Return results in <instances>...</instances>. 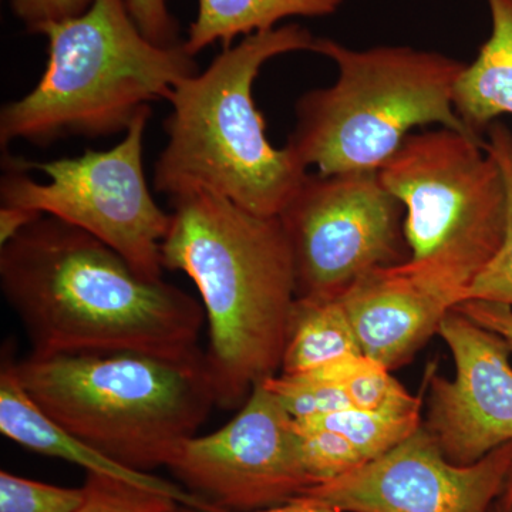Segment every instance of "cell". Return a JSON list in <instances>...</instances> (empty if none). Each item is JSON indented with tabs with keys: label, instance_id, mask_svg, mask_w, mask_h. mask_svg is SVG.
Here are the masks:
<instances>
[{
	"label": "cell",
	"instance_id": "1",
	"mask_svg": "<svg viewBox=\"0 0 512 512\" xmlns=\"http://www.w3.org/2000/svg\"><path fill=\"white\" fill-rule=\"evenodd\" d=\"M0 288L32 352L201 353L197 299L138 274L99 238L49 215L2 245Z\"/></svg>",
	"mask_w": 512,
	"mask_h": 512
},
{
	"label": "cell",
	"instance_id": "2",
	"mask_svg": "<svg viewBox=\"0 0 512 512\" xmlns=\"http://www.w3.org/2000/svg\"><path fill=\"white\" fill-rule=\"evenodd\" d=\"M164 269L190 276L202 299L218 406H237L278 375L296 299L295 261L279 217L212 194L170 198Z\"/></svg>",
	"mask_w": 512,
	"mask_h": 512
},
{
	"label": "cell",
	"instance_id": "3",
	"mask_svg": "<svg viewBox=\"0 0 512 512\" xmlns=\"http://www.w3.org/2000/svg\"><path fill=\"white\" fill-rule=\"evenodd\" d=\"M316 37L298 23L244 37L168 97L167 143L154 187L170 198L205 191L259 217H279L308 177L291 147L272 146L252 89L262 67L288 53L312 52Z\"/></svg>",
	"mask_w": 512,
	"mask_h": 512
},
{
	"label": "cell",
	"instance_id": "4",
	"mask_svg": "<svg viewBox=\"0 0 512 512\" xmlns=\"http://www.w3.org/2000/svg\"><path fill=\"white\" fill-rule=\"evenodd\" d=\"M13 370L63 429L141 473L167 467L218 404L204 352H32L13 362Z\"/></svg>",
	"mask_w": 512,
	"mask_h": 512
},
{
	"label": "cell",
	"instance_id": "5",
	"mask_svg": "<svg viewBox=\"0 0 512 512\" xmlns=\"http://www.w3.org/2000/svg\"><path fill=\"white\" fill-rule=\"evenodd\" d=\"M37 33L47 39L46 69L26 96L2 107L3 148L124 134L141 110L167 101L178 83L200 72L184 42H151L124 0H94L82 15Z\"/></svg>",
	"mask_w": 512,
	"mask_h": 512
},
{
	"label": "cell",
	"instance_id": "6",
	"mask_svg": "<svg viewBox=\"0 0 512 512\" xmlns=\"http://www.w3.org/2000/svg\"><path fill=\"white\" fill-rule=\"evenodd\" d=\"M312 52L335 63L338 79L298 100L286 146L319 174L379 171L414 127L440 124L478 136L454 107L467 63L410 46L357 50L328 37H316Z\"/></svg>",
	"mask_w": 512,
	"mask_h": 512
},
{
	"label": "cell",
	"instance_id": "7",
	"mask_svg": "<svg viewBox=\"0 0 512 512\" xmlns=\"http://www.w3.org/2000/svg\"><path fill=\"white\" fill-rule=\"evenodd\" d=\"M406 211L410 261L466 289L503 244L507 188L483 138L441 127L410 134L379 170Z\"/></svg>",
	"mask_w": 512,
	"mask_h": 512
},
{
	"label": "cell",
	"instance_id": "8",
	"mask_svg": "<svg viewBox=\"0 0 512 512\" xmlns=\"http://www.w3.org/2000/svg\"><path fill=\"white\" fill-rule=\"evenodd\" d=\"M151 106L137 114L119 144L46 163L3 157L0 207L49 215L89 232L138 274L163 279L161 242L170 214L154 201L144 173Z\"/></svg>",
	"mask_w": 512,
	"mask_h": 512
},
{
	"label": "cell",
	"instance_id": "9",
	"mask_svg": "<svg viewBox=\"0 0 512 512\" xmlns=\"http://www.w3.org/2000/svg\"><path fill=\"white\" fill-rule=\"evenodd\" d=\"M403 211L379 171L308 174L279 214L298 298H335L366 272L402 264Z\"/></svg>",
	"mask_w": 512,
	"mask_h": 512
},
{
	"label": "cell",
	"instance_id": "10",
	"mask_svg": "<svg viewBox=\"0 0 512 512\" xmlns=\"http://www.w3.org/2000/svg\"><path fill=\"white\" fill-rule=\"evenodd\" d=\"M167 468L215 512L278 507L315 484L303 466L293 417L262 382L227 426L184 440Z\"/></svg>",
	"mask_w": 512,
	"mask_h": 512
},
{
	"label": "cell",
	"instance_id": "11",
	"mask_svg": "<svg viewBox=\"0 0 512 512\" xmlns=\"http://www.w3.org/2000/svg\"><path fill=\"white\" fill-rule=\"evenodd\" d=\"M511 468L512 443L457 466L421 424L389 453L312 485L298 498L345 512H488Z\"/></svg>",
	"mask_w": 512,
	"mask_h": 512
},
{
	"label": "cell",
	"instance_id": "12",
	"mask_svg": "<svg viewBox=\"0 0 512 512\" xmlns=\"http://www.w3.org/2000/svg\"><path fill=\"white\" fill-rule=\"evenodd\" d=\"M437 333L456 362V379L430 377L424 424L448 461L470 466L512 443L511 350L497 333L450 311Z\"/></svg>",
	"mask_w": 512,
	"mask_h": 512
},
{
	"label": "cell",
	"instance_id": "13",
	"mask_svg": "<svg viewBox=\"0 0 512 512\" xmlns=\"http://www.w3.org/2000/svg\"><path fill=\"white\" fill-rule=\"evenodd\" d=\"M338 298L363 353L389 370L409 362L463 302L446 282L409 261L366 272Z\"/></svg>",
	"mask_w": 512,
	"mask_h": 512
},
{
	"label": "cell",
	"instance_id": "14",
	"mask_svg": "<svg viewBox=\"0 0 512 512\" xmlns=\"http://www.w3.org/2000/svg\"><path fill=\"white\" fill-rule=\"evenodd\" d=\"M0 431L3 436L20 446L43 456L69 461L84 468L86 473L120 478L173 497L183 507L191 510L215 512L211 505L190 493L183 485L121 466L63 429L25 392L13 370V360L10 359L3 360L0 369Z\"/></svg>",
	"mask_w": 512,
	"mask_h": 512
},
{
	"label": "cell",
	"instance_id": "15",
	"mask_svg": "<svg viewBox=\"0 0 512 512\" xmlns=\"http://www.w3.org/2000/svg\"><path fill=\"white\" fill-rule=\"evenodd\" d=\"M490 37L458 77L454 107L471 131L481 136L504 114L512 116V0H485Z\"/></svg>",
	"mask_w": 512,
	"mask_h": 512
},
{
	"label": "cell",
	"instance_id": "16",
	"mask_svg": "<svg viewBox=\"0 0 512 512\" xmlns=\"http://www.w3.org/2000/svg\"><path fill=\"white\" fill-rule=\"evenodd\" d=\"M194 22L184 40L192 56L215 43L225 47L239 36L279 28L282 20L333 15L343 0H197Z\"/></svg>",
	"mask_w": 512,
	"mask_h": 512
},
{
	"label": "cell",
	"instance_id": "17",
	"mask_svg": "<svg viewBox=\"0 0 512 512\" xmlns=\"http://www.w3.org/2000/svg\"><path fill=\"white\" fill-rule=\"evenodd\" d=\"M359 355L365 353L338 296L296 299L282 375H305Z\"/></svg>",
	"mask_w": 512,
	"mask_h": 512
},
{
	"label": "cell",
	"instance_id": "18",
	"mask_svg": "<svg viewBox=\"0 0 512 512\" xmlns=\"http://www.w3.org/2000/svg\"><path fill=\"white\" fill-rule=\"evenodd\" d=\"M389 372L376 360L359 355L346 357L312 373L340 384L348 394L353 409L396 414L420 413V397L407 392Z\"/></svg>",
	"mask_w": 512,
	"mask_h": 512
},
{
	"label": "cell",
	"instance_id": "19",
	"mask_svg": "<svg viewBox=\"0 0 512 512\" xmlns=\"http://www.w3.org/2000/svg\"><path fill=\"white\" fill-rule=\"evenodd\" d=\"M342 434L366 463L389 453L420 429V413L396 414L346 409L316 419L298 420Z\"/></svg>",
	"mask_w": 512,
	"mask_h": 512
},
{
	"label": "cell",
	"instance_id": "20",
	"mask_svg": "<svg viewBox=\"0 0 512 512\" xmlns=\"http://www.w3.org/2000/svg\"><path fill=\"white\" fill-rule=\"evenodd\" d=\"M487 136L485 143L488 151L500 165L507 188V225L503 244L468 288L466 301L497 302L512 306V133L510 128L495 121L487 128Z\"/></svg>",
	"mask_w": 512,
	"mask_h": 512
},
{
	"label": "cell",
	"instance_id": "21",
	"mask_svg": "<svg viewBox=\"0 0 512 512\" xmlns=\"http://www.w3.org/2000/svg\"><path fill=\"white\" fill-rule=\"evenodd\" d=\"M275 394L286 412L295 420L316 419L352 409L348 394L338 383L322 379L315 373L276 375L262 382Z\"/></svg>",
	"mask_w": 512,
	"mask_h": 512
},
{
	"label": "cell",
	"instance_id": "22",
	"mask_svg": "<svg viewBox=\"0 0 512 512\" xmlns=\"http://www.w3.org/2000/svg\"><path fill=\"white\" fill-rule=\"evenodd\" d=\"M83 503L76 512H178L173 497L104 474L86 473Z\"/></svg>",
	"mask_w": 512,
	"mask_h": 512
},
{
	"label": "cell",
	"instance_id": "23",
	"mask_svg": "<svg viewBox=\"0 0 512 512\" xmlns=\"http://www.w3.org/2000/svg\"><path fill=\"white\" fill-rule=\"evenodd\" d=\"M293 424L298 434L303 466L315 484L365 466V458L342 434L295 419Z\"/></svg>",
	"mask_w": 512,
	"mask_h": 512
},
{
	"label": "cell",
	"instance_id": "24",
	"mask_svg": "<svg viewBox=\"0 0 512 512\" xmlns=\"http://www.w3.org/2000/svg\"><path fill=\"white\" fill-rule=\"evenodd\" d=\"M83 488L59 487L42 481L0 473V512H76Z\"/></svg>",
	"mask_w": 512,
	"mask_h": 512
},
{
	"label": "cell",
	"instance_id": "25",
	"mask_svg": "<svg viewBox=\"0 0 512 512\" xmlns=\"http://www.w3.org/2000/svg\"><path fill=\"white\" fill-rule=\"evenodd\" d=\"M138 28L157 45L174 46L180 39V25L171 15L167 0H124Z\"/></svg>",
	"mask_w": 512,
	"mask_h": 512
},
{
	"label": "cell",
	"instance_id": "26",
	"mask_svg": "<svg viewBox=\"0 0 512 512\" xmlns=\"http://www.w3.org/2000/svg\"><path fill=\"white\" fill-rule=\"evenodd\" d=\"M94 0H10L16 18L30 33H37L49 23L63 22L82 15Z\"/></svg>",
	"mask_w": 512,
	"mask_h": 512
},
{
	"label": "cell",
	"instance_id": "27",
	"mask_svg": "<svg viewBox=\"0 0 512 512\" xmlns=\"http://www.w3.org/2000/svg\"><path fill=\"white\" fill-rule=\"evenodd\" d=\"M454 309L501 336L512 353V306L497 302L466 301Z\"/></svg>",
	"mask_w": 512,
	"mask_h": 512
},
{
	"label": "cell",
	"instance_id": "28",
	"mask_svg": "<svg viewBox=\"0 0 512 512\" xmlns=\"http://www.w3.org/2000/svg\"><path fill=\"white\" fill-rule=\"evenodd\" d=\"M39 217H42V215L20 210V208L0 207V245L9 242L23 228L28 227L30 222L37 220Z\"/></svg>",
	"mask_w": 512,
	"mask_h": 512
},
{
	"label": "cell",
	"instance_id": "29",
	"mask_svg": "<svg viewBox=\"0 0 512 512\" xmlns=\"http://www.w3.org/2000/svg\"><path fill=\"white\" fill-rule=\"evenodd\" d=\"M178 512H204L191 510V508H180ZM254 512H345L335 510V508L328 507V505H322L313 503V501L303 500V498H296L291 503L278 505V507L266 508V510L254 511Z\"/></svg>",
	"mask_w": 512,
	"mask_h": 512
},
{
	"label": "cell",
	"instance_id": "30",
	"mask_svg": "<svg viewBox=\"0 0 512 512\" xmlns=\"http://www.w3.org/2000/svg\"><path fill=\"white\" fill-rule=\"evenodd\" d=\"M512 507V468L510 476L507 478V483L504 485L503 493L500 495V501H498V512L510 510Z\"/></svg>",
	"mask_w": 512,
	"mask_h": 512
},
{
	"label": "cell",
	"instance_id": "31",
	"mask_svg": "<svg viewBox=\"0 0 512 512\" xmlns=\"http://www.w3.org/2000/svg\"><path fill=\"white\" fill-rule=\"evenodd\" d=\"M503 512H512V507L510 508V510L503 511Z\"/></svg>",
	"mask_w": 512,
	"mask_h": 512
}]
</instances>
